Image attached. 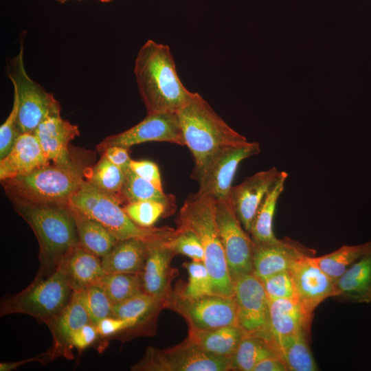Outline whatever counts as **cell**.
Returning <instances> with one entry per match:
<instances>
[{"instance_id":"6da1fadb","label":"cell","mask_w":371,"mask_h":371,"mask_svg":"<svg viewBox=\"0 0 371 371\" xmlns=\"http://www.w3.org/2000/svg\"><path fill=\"white\" fill-rule=\"evenodd\" d=\"M134 73L147 114L177 113L190 95L166 45L148 40L138 52Z\"/></svg>"},{"instance_id":"7a4b0ae2","label":"cell","mask_w":371,"mask_h":371,"mask_svg":"<svg viewBox=\"0 0 371 371\" xmlns=\"http://www.w3.org/2000/svg\"><path fill=\"white\" fill-rule=\"evenodd\" d=\"M177 114L185 146L194 160L191 177L196 181L220 151L248 142L232 128L198 93L190 92Z\"/></svg>"},{"instance_id":"3957f363","label":"cell","mask_w":371,"mask_h":371,"mask_svg":"<svg viewBox=\"0 0 371 371\" xmlns=\"http://www.w3.org/2000/svg\"><path fill=\"white\" fill-rule=\"evenodd\" d=\"M17 214L29 225L38 243L40 267L35 277L52 274L78 245L76 225L68 205L13 203Z\"/></svg>"},{"instance_id":"277c9868","label":"cell","mask_w":371,"mask_h":371,"mask_svg":"<svg viewBox=\"0 0 371 371\" xmlns=\"http://www.w3.org/2000/svg\"><path fill=\"white\" fill-rule=\"evenodd\" d=\"M216 202L210 197L191 194L178 214L177 228L190 229L198 236L203 248V263L211 277L214 294L234 297V281L216 221Z\"/></svg>"},{"instance_id":"5b68a950","label":"cell","mask_w":371,"mask_h":371,"mask_svg":"<svg viewBox=\"0 0 371 371\" xmlns=\"http://www.w3.org/2000/svg\"><path fill=\"white\" fill-rule=\"evenodd\" d=\"M87 168L80 163L72 167L50 163L1 183L12 203L68 205L85 180Z\"/></svg>"},{"instance_id":"8992f818","label":"cell","mask_w":371,"mask_h":371,"mask_svg":"<svg viewBox=\"0 0 371 371\" xmlns=\"http://www.w3.org/2000/svg\"><path fill=\"white\" fill-rule=\"evenodd\" d=\"M123 202L93 187L85 180L72 196L68 206L106 227L119 241L139 238L145 241L167 240L174 229L164 227L144 228L136 225L126 214Z\"/></svg>"},{"instance_id":"52a82bcc","label":"cell","mask_w":371,"mask_h":371,"mask_svg":"<svg viewBox=\"0 0 371 371\" xmlns=\"http://www.w3.org/2000/svg\"><path fill=\"white\" fill-rule=\"evenodd\" d=\"M72 294L60 265L50 276L34 278L25 289L5 298L1 303L0 315L26 314L45 323L64 308Z\"/></svg>"},{"instance_id":"ba28073f","label":"cell","mask_w":371,"mask_h":371,"mask_svg":"<svg viewBox=\"0 0 371 371\" xmlns=\"http://www.w3.org/2000/svg\"><path fill=\"white\" fill-rule=\"evenodd\" d=\"M8 73L18 96L17 122L22 133H33L47 116L60 113V104L53 94L47 92L27 74L23 45L11 60Z\"/></svg>"},{"instance_id":"9c48e42d","label":"cell","mask_w":371,"mask_h":371,"mask_svg":"<svg viewBox=\"0 0 371 371\" xmlns=\"http://www.w3.org/2000/svg\"><path fill=\"white\" fill-rule=\"evenodd\" d=\"M139 371H227L231 370L229 357L208 353L187 339L165 350L146 349L142 360L131 367Z\"/></svg>"},{"instance_id":"30bf717a","label":"cell","mask_w":371,"mask_h":371,"mask_svg":"<svg viewBox=\"0 0 371 371\" xmlns=\"http://www.w3.org/2000/svg\"><path fill=\"white\" fill-rule=\"evenodd\" d=\"M164 307L180 314L190 328L204 330L237 325V308L234 297L210 295L189 299L171 291L164 300Z\"/></svg>"},{"instance_id":"8fae6325","label":"cell","mask_w":371,"mask_h":371,"mask_svg":"<svg viewBox=\"0 0 371 371\" xmlns=\"http://www.w3.org/2000/svg\"><path fill=\"white\" fill-rule=\"evenodd\" d=\"M234 297L237 308V326L245 336L272 341L269 301L262 283L253 273L234 280Z\"/></svg>"},{"instance_id":"7c38bea8","label":"cell","mask_w":371,"mask_h":371,"mask_svg":"<svg viewBox=\"0 0 371 371\" xmlns=\"http://www.w3.org/2000/svg\"><path fill=\"white\" fill-rule=\"evenodd\" d=\"M260 152L259 143L247 142L224 148L214 156L197 180L195 196L210 197L216 201L229 199L232 181L239 164Z\"/></svg>"},{"instance_id":"4fadbf2b","label":"cell","mask_w":371,"mask_h":371,"mask_svg":"<svg viewBox=\"0 0 371 371\" xmlns=\"http://www.w3.org/2000/svg\"><path fill=\"white\" fill-rule=\"evenodd\" d=\"M216 221L230 275L234 280L253 273L254 241L247 234L230 200L216 202Z\"/></svg>"},{"instance_id":"5bb4252c","label":"cell","mask_w":371,"mask_h":371,"mask_svg":"<svg viewBox=\"0 0 371 371\" xmlns=\"http://www.w3.org/2000/svg\"><path fill=\"white\" fill-rule=\"evenodd\" d=\"M148 142H166L185 146L177 113H150L131 128L102 139L96 146L99 153L113 146L130 148Z\"/></svg>"},{"instance_id":"9a60e30c","label":"cell","mask_w":371,"mask_h":371,"mask_svg":"<svg viewBox=\"0 0 371 371\" xmlns=\"http://www.w3.org/2000/svg\"><path fill=\"white\" fill-rule=\"evenodd\" d=\"M282 171L273 167L246 178L232 186L229 200L234 211L244 229L249 232L254 217L267 194Z\"/></svg>"},{"instance_id":"2e32d148","label":"cell","mask_w":371,"mask_h":371,"mask_svg":"<svg viewBox=\"0 0 371 371\" xmlns=\"http://www.w3.org/2000/svg\"><path fill=\"white\" fill-rule=\"evenodd\" d=\"M313 256L296 260L289 269L296 298L310 312L329 297H335V282L315 263Z\"/></svg>"},{"instance_id":"e0dca14e","label":"cell","mask_w":371,"mask_h":371,"mask_svg":"<svg viewBox=\"0 0 371 371\" xmlns=\"http://www.w3.org/2000/svg\"><path fill=\"white\" fill-rule=\"evenodd\" d=\"M315 251L288 237L269 244L254 243L253 274L260 280L275 273L289 271L293 264Z\"/></svg>"},{"instance_id":"ac0fdd59","label":"cell","mask_w":371,"mask_h":371,"mask_svg":"<svg viewBox=\"0 0 371 371\" xmlns=\"http://www.w3.org/2000/svg\"><path fill=\"white\" fill-rule=\"evenodd\" d=\"M89 322L88 314L78 293L73 292L70 301L64 308L45 323L52 336L51 347L43 353L45 363L60 357L73 359L71 337L78 329Z\"/></svg>"},{"instance_id":"d6986e66","label":"cell","mask_w":371,"mask_h":371,"mask_svg":"<svg viewBox=\"0 0 371 371\" xmlns=\"http://www.w3.org/2000/svg\"><path fill=\"white\" fill-rule=\"evenodd\" d=\"M33 133L51 163L65 167L79 164L69 148L70 142L80 135L79 128L62 118L60 113L47 116Z\"/></svg>"},{"instance_id":"ffe728a7","label":"cell","mask_w":371,"mask_h":371,"mask_svg":"<svg viewBox=\"0 0 371 371\" xmlns=\"http://www.w3.org/2000/svg\"><path fill=\"white\" fill-rule=\"evenodd\" d=\"M165 240L147 241V254L141 273L143 291L163 300L171 292L170 283L174 273L170 262L176 254Z\"/></svg>"},{"instance_id":"44dd1931","label":"cell","mask_w":371,"mask_h":371,"mask_svg":"<svg viewBox=\"0 0 371 371\" xmlns=\"http://www.w3.org/2000/svg\"><path fill=\"white\" fill-rule=\"evenodd\" d=\"M50 163L35 134L21 133L10 153L0 159V180L28 174Z\"/></svg>"},{"instance_id":"7402d4cb","label":"cell","mask_w":371,"mask_h":371,"mask_svg":"<svg viewBox=\"0 0 371 371\" xmlns=\"http://www.w3.org/2000/svg\"><path fill=\"white\" fill-rule=\"evenodd\" d=\"M272 341L298 331L310 332L313 313L296 298L269 300Z\"/></svg>"},{"instance_id":"603a6c76","label":"cell","mask_w":371,"mask_h":371,"mask_svg":"<svg viewBox=\"0 0 371 371\" xmlns=\"http://www.w3.org/2000/svg\"><path fill=\"white\" fill-rule=\"evenodd\" d=\"M60 265L73 292H78L97 284L106 273L101 258L79 244L70 251Z\"/></svg>"},{"instance_id":"cb8c5ba5","label":"cell","mask_w":371,"mask_h":371,"mask_svg":"<svg viewBox=\"0 0 371 371\" xmlns=\"http://www.w3.org/2000/svg\"><path fill=\"white\" fill-rule=\"evenodd\" d=\"M335 297L351 303L371 302V250L335 282Z\"/></svg>"},{"instance_id":"d4e9b609","label":"cell","mask_w":371,"mask_h":371,"mask_svg":"<svg viewBox=\"0 0 371 371\" xmlns=\"http://www.w3.org/2000/svg\"><path fill=\"white\" fill-rule=\"evenodd\" d=\"M147 254V241L128 238L119 241L101 258L106 273H142Z\"/></svg>"},{"instance_id":"484cf974","label":"cell","mask_w":371,"mask_h":371,"mask_svg":"<svg viewBox=\"0 0 371 371\" xmlns=\"http://www.w3.org/2000/svg\"><path fill=\"white\" fill-rule=\"evenodd\" d=\"M244 337L237 325H232L204 330L189 328L186 339L208 353L229 358Z\"/></svg>"},{"instance_id":"4316f807","label":"cell","mask_w":371,"mask_h":371,"mask_svg":"<svg viewBox=\"0 0 371 371\" xmlns=\"http://www.w3.org/2000/svg\"><path fill=\"white\" fill-rule=\"evenodd\" d=\"M309 333L298 331L275 339L273 343L288 370L316 371L318 367L308 346Z\"/></svg>"},{"instance_id":"83f0119b","label":"cell","mask_w":371,"mask_h":371,"mask_svg":"<svg viewBox=\"0 0 371 371\" xmlns=\"http://www.w3.org/2000/svg\"><path fill=\"white\" fill-rule=\"evenodd\" d=\"M70 209L76 221L78 244L85 249L102 258L119 242L102 224Z\"/></svg>"},{"instance_id":"f1b7e54d","label":"cell","mask_w":371,"mask_h":371,"mask_svg":"<svg viewBox=\"0 0 371 371\" xmlns=\"http://www.w3.org/2000/svg\"><path fill=\"white\" fill-rule=\"evenodd\" d=\"M287 177L288 174L282 171L262 202L249 232L254 243L269 244L278 239L273 233V222L277 203L284 189Z\"/></svg>"},{"instance_id":"f546056e","label":"cell","mask_w":371,"mask_h":371,"mask_svg":"<svg viewBox=\"0 0 371 371\" xmlns=\"http://www.w3.org/2000/svg\"><path fill=\"white\" fill-rule=\"evenodd\" d=\"M271 357H280L272 341L258 337L245 336L229 357L231 370L253 371L258 362Z\"/></svg>"},{"instance_id":"4dcf8cb0","label":"cell","mask_w":371,"mask_h":371,"mask_svg":"<svg viewBox=\"0 0 371 371\" xmlns=\"http://www.w3.org/2000/svg\"><path fill=\"white\" fill-rule=\"evenodd\" d=\"M371 250V241L357 245H344L326 255L313 257L315 263L335 282L361 257Z\"/></svg>"},{"instance_id":"1f68e13d","label":"cell","mask_w":371,"mask_h":371,"mask_svg":"<svg viewBox=\"0 0 371 371\" xmlns=\"http://www.w3.org/2000/svg\"><path fill=\"white\" fill-rule=\"evenodd\" d=\"M124 177L123 170L101 155L95 164L87 168L85 180L98 190L124 202L121 195Z\"/></svg>"},{"instance_id":"d6a6232c","label":"cell","mask_w":371,"mask_h":371,"mask_svg":"<svg viewBox=\"0 0 371 371\" xmlns=\"http://www.w3.org/2000/svg\"><path fill=\"white\" fill-rule=\"evenodd\" d=\"M121 190V195L126 203L143 201L161 202L176 210L175 196L167 194L149 181L139 177L128 168ZM125 203V204H126Z\"/></svg>"},{"instance_id":"836d02e7","label":"cell","mask_w":371,"mask_h":371,"mask_svg":"<svg viewBox=\"0 0 371 371\" xmlns=\"http://www.w3.org/2000/svg\"><path fill=\"white\" fill-rule=\"evenodd\" d=\"M164 300L142 292L131 298L113 304L112 315L137 322V327L146 324L157 310L164 307Z\"/></svg>"},{"instance_id":"e575fe53","label":"cell","mask_w":371,"mask_h":371,"mask_svg":"<svg viewBox=\"0 0 371 371\" xmlns=\"http://www.w3.org/2000/svg\"><path fill=\"white\" fill-rule=\"evenodd\" d=\"M113 304L143 291L141 273H106L98 282Z\"/></svg>"},{"instance_id":"d590c367","label":"cell","mask_w":371,"mask_h":371,"mask_svg":"<svg viewBox=\"0 0 371 371\" xmlns=\"http://www.w3.org/2000/svg\"><path fill=\"white\" fill-rule=\"evenodd\" d=\"M188 273V282L176 291L183 297L196 299L214 295L211 277L202 261L192 260L183 263Z\"/></svg>"},{"instance_id":"8d00e7d4","label":"cell","mask_w":371,"mask_h":371,"mask_svg":"<svg viewBox=\"0 0 371 371\" xmlns=\"http://www.w3.org/2000/svg\"><path fill=\"white\" fill-rule=\"evenodd\" d=\"M123 208L136 225L144 228L155 227L159 218L170 216L175 211L167 205L155 201L128 203Z\"/></svg>"},{"instance_id":"74e56055","label":"cell","mask_w":371,"mask_h":371,"mask_svg":"<svg viewBox=\"0 0 371 371\" xmlns=\"http://www.w3.org/2000/svg\"><path fill=\"white\" fill-rule=\"evenodd\" d=\"M77 293L91 324L96 326L101 319L112 315L113 304L99 285L90 286Z\"/></svg>"},{"instance_id":"f35d334b","label":"cell","mask_w":371,"mask_h":371,"mask_svg":"<svg viewBox=\"0 0 371 371\" xmlns=\"http://www.w3.org/2000/svg\"><path fill=\"white\" fill-rule=\"evenodd\" d=\"M165 243L176 254L186 256L192 260L203 262V248L198 236L193 231L177 228L173 235Z\"/></svg>"},{"instance_id":"ab89813d","label":"cell","mask_w":371,"mask_h":371,"mask_svg":"<svg viewBox=\"0 0 371 371\" xmlns=\"http://www.w3.org/2000/svg\"><path fill=\"white\" fill-rule=\"evenodd\" d=\"M18 108V96L16 91H14L12 110L0 126V159L4 158L10 153L16 139L22 133L17 122Z\"/></svg>"},{"instance_id":"60d3db41","label":"cell","mask_w":371,"mask_h":371,"mask_svg":"<svg viewBox=\"0 0 371 371\" xmlns=\"http://www.w3.org/2000/svg\"><path fill=\"white\" fill-rule=\"evenodd\" d=\"M261 282L269 300L296 297L289 271L275 273Z\"/></svg>"},{"instance_id":"b9f144b4","label":"cell","mask_w":371,"mask_h":371,"mask_svg":"<svg viewBox=\"0 0 371 371\" xmlns=\"http://www.w3.org/2000/svg\"><path fill=\"white\" fill-rule=\"evenodd\" d=\"M137 322L115 316L106 317L101 319L96 328L100 337L108 338L121 335L125 331L137 328Z\"/></svg>"},{"instance_id":"7bdbcfd3","label":"cell","mask_w":371,"mask_h":371,"mask_svg":"<svg viewBox=\"0 0 371 371\" xmlns=\"http://www.w3.org/2000/svg\"><path fill=\"white\" fill-rule=\"evenodd\" d=\"M129 168L139 177L149 181L156 188L164 191L159 168L155 162L150 160L131 159Z\"/></svg>"},{"instance_id":"ee69618b","label":"cell","mask_w":371,"mask_h":371,"mask_svg":"<svg viewBox=\"0 0 371 371\" xmlns=\"http://www.w3.org/2000/svg\"><path fill=\"white\" fill-rule=\"evenodd\" d=\"M100 337L96 326L89 322L74 333L71 339V346L72 348L82 351L96 342Z\"/></svg>"},{"instance_id":"f6af8a7d","label":"cell","mask_w":371,"mask_h":371,"mask_svg":"<svg viewBox=\"0 0 371 371\" xmlns=\"http://www.w3.org/2000/svg\"><path fill=\"white\" fill-rule=\"evenodd\" d=\"M100 154L112 164L123 170L124 172L129 168V164L132 159L130 157L128 148L113 146L106 148Z\"/></svg>"},{"instance_id":"bcb514c9","label":"cell","mask_w":371,"mask_h":371,"mask_svg":"<svg viewBox=\"0 0 371 371\" xmlns=\"http://www.w3.org/2000/svg\"><path fill=\"white\" fill-rule=\"evenodd\" d=\"M253 371H288V369L280 357H271L258 362Z\"/></svg>"},{"instance_id":"7dc6e473","label":"cell","mask_w":371,"mask_h":371,"mask_svg":"<svg viewBox=\"0 0 371 371\" xmlns=\"http://www.w3.org/2000/svg\"><path fill=\"white\" fill-rule=\"evenodd\" d=\"M37 361L40 363H45V358L43 356V354H41L40 355H38L36 357H34L32 358L14 361V362H1L0 363V370L1 371H10L12 370H14L17 368H19L20 366L23 365L25 363H30Z\"/></svg>"},{"instance_id":"c3c4849f","label":"cell","mask_w":371,"mask_h":371,"mask_svg":"<svg viewBox=\"0 0 371 371\" xmlns=\"http://www.w3.org/2000/svg\"><path fill=\"white\" fill-rule=\"evenodd\" d=\"M56 1H57L58 2L60 3H65L66 1H69V0H56ZM77 1H81V0H77Z\"/></svg>"},{"instance_id":"681fc988","label":"cell","mask_w":371,"mask_h":371,"mask_svg":"<svg viewBox=\"0 0 371 371\" xmlns=\"http://www.w3.org/2000/svg\"><path fill=\"white\" fill-rule=\"evenodd\" d=\"M98 1L103 2V3H107V2L111 1L112 0H98Z\"/></svg>"}]
</instances>
